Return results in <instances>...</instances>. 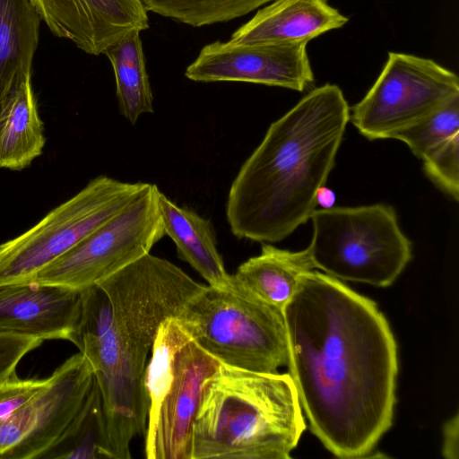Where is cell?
I'll list each match as a JSON object with an SVG mask.
<instances>
[{
	"instance_id": "6da1fadb",
	"label": "cell",
	"mask_w": 459,
	"mask_h": 459,
	"mask_svg": "<svg viewBox=\"0 0 459 459\" xmlns=\"http://www.w3.org/2000/svg\"><path fill=\"white\" fill-rule=\"evenodd\" d=\"M290 376L311 432L339 458L372 455L393 424L397 346L377 304L304 273L284 307Z\"/></svg>"
},
{
	"instance_id": "7a4b0ae2",
	"label": "cell",
	"mask_w": 459,
	"mask_h": 459,
	"mask_svg": "<svg viewBox=\"0 0 459 459\" xmlns=\"http://www.w3.org/2000/svg\"><path fill=\"white\" fill-rule=\"evenodd\" d=\"M203 286L149 253L82 290L73 343L91 364L101 391L109 459H130L131 441L146 431L144 371L160 325L179 316Z\"/></svg>"
},
{
	"instance_id": "3957f363",
	"label": "cell",
	"mask_w": 459,
	"mask_h": 459,
	"mask_svg": "<svg viewBox=\"0 0 459 459\" xmlns=\"http://www.w3.org/2000/svg\"><path fill=\"white\" fill-rule=\"evenodd\" d=\"M349 121L342 91L326 83L272 123L230 187L226 218L231 233L275 243L310 219Z\"/></svg>"
},
{
	"instance_id": "277c9868",
	"label": "cell",
	"mask_w": 459,
	"mask_h": 459,
	"mask_svg": "<svg viewBox=\"0 0 459 459\" xmlns=\"http://www.w3.org/2000/svg\"><path fill=\"white\" fill-rule=\"evenodd\" d=\"M305 429L289 373L221 362L193 424L191 459H289Z\"/></svg>"
},
{
	"instance_id": "5b68a950",
	"label": "cell",
	"mask_w": 459,
	"mask_h": 459,
	"mask_svg": "<svg viewBox=\"0 0 459 459\" xmlns=\"http://www.w3.org/2000/svg\"><path fill=\"white\" fill-rule=\"evenodd\" d=\"M178 316L193 341L221 363L272 373L288 362L283 312L234 279L225 289L204 285Z\"/></svg>"
},
{
	"instance_id": "8992f818",
	"label": "cell",
	"mask_w": 459,
	"mask_h": 459,
	"mask_svg": "<svg viewBox=\"0 0 459 459\" xmlns=\"http://www.w3.org/2000/svg\"><path fill=\"white\" fill-rule=\"evenodd\" d=\"M310 219L311 261L334 279L387 287L411 259V243L390 205L315 210Z\"/></svg>"
},
{
	"instance_id": "52a82bcc",
	"label": "cell",
	"mask_w": 459,
	"mask_h": 459,
	"mask_svg": "<svg viewBox=\"0 0 459 459\" xmlns=\"http://www.w3.org/2000/svg\"><path fill=\"white\" fill-rule=\"evenodd\" d=\"M108 176L91 179L37 224L0 245V285L32 281L47 265L121 212L145 188Z\"/></svg>"
},
{
	"instance_id": "ba28073f",
	"label": "cell",
	"mask_w": 459,
	"mask_h": 459,
	"mask_svg": "<svg viewBox=\"0 0 459 459\" xmlns=\"http://www.w3.org/2000/svg\"><path fill=\"white\" fill-rule=\"evenodd\" d=\"M155 184L42 269L32 281L82 290L149 254L165 236Z\"/></svg>"
},
{
	"instance_id": "9c48e42d",
	"label": "cell",
	"mask_w": 459,
	"mask_h": 459,
	"mask_svg": "<svg viewBox=\"0 0 459 459\" xmlns=\"http://www.w3.org/2000/svg\"><path fill=\"white\" fill-rule=\"evenodd\" d=\"M459 78L436 61L389 52L374 84L350 109V120L369 140L392 139L454 96Z\"/></svg>"
},
{
	"instance_id": "30bf717a",
	"label": "cell",
	"mask_w": 459,
	"mask_h": 459,
	"mask_svg": "<svg viewBox=\"0 0 459 459\" xmlns=\"http://www.w3.org/2000/svg\"><path fill=\"white\" fill-rule=\"evenodd\" d=\"M93 379L82 352L67 359L39 392L0 420V458H41L80 410Z\"/></svg>"
},
{
	"instance_id": "8fae6325",
	"label": "cell",
	"mask_w": 459,
	"mask_h": 459,
	"mask_svg": "<svg viewBox=\"0 0 459 459\" xmlns=\"http://www.w3.org/2000/svg\"><path fill=\"white\" fill-rule=\"evenodd\" d=\"M194 82H241L303 91L314 82L306 44H241L214 41L186 67Z\"/></svg>"
},
{
	"instance_id": "7c38bea8",
	"label": "cell",
	"mask_w": 459,
	"mask_h": 459,
	"mask_svg": "<svg viewBox=\"0 0 459 459\" xmlns=\"http://www.w3.org/2000/svg\"><path fill=\"white\" fill-rule=\"evenodd\" d=\"M220 364L194 341L178 351L170 387L145 431L147 459H191L193 424L205 385Z\"/></svg>"
},
{
	"instance_id": "4fadbf2b",
	"label": "cell",
	"mask_w": 459,
	"mask_h": 459,
	"mask_svg": "<svg viewBox=\"0 0 459 459\" xmlns=\"http://www.w3.org/2000/svg\"><path fill=\"white\" fill-rule=\"evenodd\" d=\"M52 33L99 56L132 30L149 29L142 0H30Z\"/></svg>"
},
{
	"instance_id": "5bb4252c",
	"label": "cell",
	"mask_w": 459,
	"mask_h": 459,
	"mask_svg": "<svg viewBox=\"0 0 459 459\" xmlns=\"http://www.w3.org/2000/svg\"><path fill=\"white\" fill-rule=\"evenodd\" d=\"M82 290L34 281L0 285V333L74 342Z\"/></svg>"
},
{
	"instance_id": "9a60e30c",
	"label": "cell",
	"mask_w": 459,
	"mask_h": 459,
	"mask_svg": "<svg viewBox=\"0 0 459 459\" xmlns=\"http://www.w3.org/2000/svg\"><path fill=\"white\" fill-rule=\"evenodd\" d=\"M348 21L327 0H273L238 28L230 39L241 44L307 45Z\"/></svg>"
},
{
	"instance_id": "2e32d148",
	"label": "cell",
	"mask_w": 459,
	"mask_h": 459,
	"mask_svg": "<svg viewBox=\"0 0 459 459\" xmlns=\"http://www.w3.org/2000/svg\"><path fill=\"white\" fill-rule=\"evenodd\" d=\"M40 21L30 0H0V115L30 80Z\"/></svg>"
},
{
	"instance_id": "e0dca14e",
	"label": "cell",
	"mask_w": 459,
	"mask_h": 459,
	"mask_svg": "<svg viewBox=\"0 0 459 459\" xmlns=\"http://www.w3.org/2000/svg\"><path fill=\"white\" fill-rule=\"evenodd\" d=\"M159 204L165 235L175 244L178 256L189 264L208 285L218 289L230 287L233 278L227 273L218 251L211 221L178 205L161 191Z\"/></svg>"
},
{
	"instance_id": "ac0fdd59",
	"label": "cell",
	"mask_w": 459,
	"mask_h": 459,
	"mask_svg": "<svg viewBox=\"0 0 459 459\" xmlns=\"http://www.w3.org/2000/svg\"><path fill=\"white\" fill-rule=\"evenodd\" d=\"M313 269L307 248L294 252L264 243L260 255L242 263L232 276L256 298L282 311L301 276Z\"/></svg>"
},
{
	"instance_id": "d6986e66",
	"label": "cell",
	"mask_w": 459,
	"mask_h": 459,
	"mask_svg": "<svg viewBox=\"0 0 459 459\" xmlns=\"http://www.w3.org/2000/svg\"><path fill=\"white\" fill-rule=\"evenodd\" d=\"M45 143L43 122L28 80L0 115V169L29 167L41 155Z\"/></svg>"
},
{
	"instance_id": "ffe728a7",
	"label": "cell",
	"mask_w": 459,
	"mask_h": 459,
	"mask_svg": "<svg viewBox=\"0 0 459 459\" xmlns=\"http://www.w3.org/2000/svg\"><path fill=\"white\" fill-rule=\"evenodd\" d=\"M115 75L120 114L134 125L153 113V94L146 70L140 30H132L106 49Z\"/></svg>"
},
{
	"instance_id": "44dd1931",
	"label": "cell",
	"mask_w": 459,
	"mask_h": 459,
	"mask_svg": "<svg viewBox=\"0 0 459 459\" xmlns=\"http://www.w3.org/2000/svg\"><path fill=\"white\" fill-rule=\"evenodd\" d=\"M41 458H108L103 400L95 376L80 410Z\"/></svg>"
},
{
	"instance_id": "7402d4cb",
	"label": "cell",
	"mask_w": 459,
	"mask_h": 459,
	"mask_svg": "<svg viewBox=\"0 0 459 459\" xmlns=\"http://www.w3.org/2000/svg\"><path fill=\"white\" fill-rule=\"evenodd\" d=\"M193 338L178 316L165 318L160 325L145 367L144 387L149 398L147 429L154 424L160 403L173 380L178 351Z\"/></svg>"
},
{
	"instance_id": "603a6c76",
	"label": "cell",
	"mask_w": 459,
	"mask_h": 459,
	"mask_svg": "<svg viewBox=\"0 0 459 459\" xmlns=\"http://www.w3.org/2000/svg\"><path fill=\"white\" fill-rule=\"evenodd\" d=\"M273 0H142L147 12L202 27L242 17Z\"/></svg>"
},
{
	"instance_id": "cb8c5ba5",
	"label": "cell",
	"mask_w": 459,
	"mask_h": 459,
	"mask_svg": "<svg viewBox=\"0 0 459 459\" xmlns=\"http://www.w3.org/2000/svg\"><path fill=\"white\" fill-rule=\"evenodd\" d=\"M456 134H459V95L397 132L392 139L403 142L416 157L423 159Z\"/></svg>"
},
{
	"instance_id": "d4e9b609",
	"label": "cell",
	"mask_w": 459,
	"mask_h": 459,
	"mask_svg": "<svg viewBox=\"0 0 459 459\" xmlns=\"http://www.w3.org/2000/svg\"><path fill=\"white\" fill-rule=\"evenodd\" d=\"M422 160L429 178L443 191L458 200L459 134L441 143Z\"/></svg>"
},
{
	"instance_id": "484cf974",
	"label": "cell",
	"mask_w": 459,
	"mask_h": 459,
	"mask_svg": "<svg viewBox=\"0 0 459 459\" xmlns=\"http://www.w3.org/2000/svg\"><path fill=\"white\" fill-rule=\"evenodd\" d=\"M46 378H20L15 372L0 380V420L17 411L48 382Z\"/></svg>"
},
{
	"instance_id": "4316f807",
	"label": "cell",
	"mask_w": 459,
	"mask_h": 459,
	"mask_svg": "<svg viewBox=\"0 0 459 459\" xmlns=\"http://www.w3.org/2000/svg\"><path fill=\"white\" fill-rule=\"evenodd\" d=\"M42 342L35 338L0 333V380L15 372L22 359Z\"/></svg>"
},
{
	"instance_id": "83f0119b",
	"label": "cell",
	"mask_w": 459,
	"mask_h": 459,
	"mask_svg": "<svg viewBox=\"0 0 459 459\" xmlns=\"http://www.w3.org/2000/svg\"><path fill=\"white\" fill-rule=\"evenodd\" d=\"M458 418V413H455L443 426L442 455L446 459H458L459 457Z\"/></svg>"
},
{
	"instance_id": "f1b7e54d",
	"label": "cell",
	"mask_w": 459,
	"mask_h": 459,
	"mask_svg": "<svg viewBox=\"0 0 459 459\" xmlns=\"http://www.w3.org/2000/svg\"><path fill=\"white\" fill-rule=\"evenodd\" d=\"M316 205L321 206V209H330L333 207L335 203V195L331 189L324 186L316 193Z\"/></svg>"
}]
</instances>
